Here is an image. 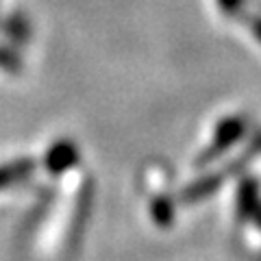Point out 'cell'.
Here are the masks:
<instances>
[{"label":"cell","mask_w":261,"mask_h":261,"mask_svg":"<svg viewBox=\"0 0 261 261\" xmlns=\"http://www.w3.org/2000/svg\"><path fill=\"white\" fill-rule=\"evenodd\" d=\"M252 33H255V37L261 42V18H257L255 22H252Z\"/></svg>","instance_id":"8992f818"},{"label":"cell","mask_w":261,"mask_h":261,"mask_svg":"<svg viewBox=\"0 0 261 261\" xmlns=\"http://www.w3.org/2000/svg\"><path fill=\"white\" fill-rule=\"evenodd\" d=\"M244 0H218V5H220V9L226 11V13H233V11H238L240 7H242Z\"/></svg>","instance_id":"5b68a950"},{"label":"cell","mask_w":261,"mask_h":261,"mask_svg":"<svg viewBox=\"0 0 261 261\" xmlns=\"http://www.w3.org/2000/svg\"><path fill=\"white\" fill-rule=\"evenodd\" d=\"M246 133V120L235 116V118H226L220 122V126L216 128V135H214V144L211 148H207L205 152L200 154L198 163H207L211 159H216L218 154H222L224 150H228L231 146L240 140V137Z\"/></svg>","instance_id":"6da1fadb"},{"label":"cell","mask_w":261,"mask_h":261,"mask_svg":"<svg viewBox=\"0 0 261 261\" xmlns=\"http://www.w3.org/2000/svg\"><path fill=\"white\" fill-rule=\"evenodd\" d=\"M238 207H240V214L244 218H257L261 216V207H259V196H257V187L252 181H246L240 190V198H238Z\"/></svg>","instance_id":"3957f363"},{"label":"cell","mask_w":261,"mask_h":261,"mask_svg":"<svg viewBox=\"0 0 261 261\" xmlns=\"http://www.w3.org/2000/svg\"><path fill=\"white\" fill-rule=\"evenodd\" d=\"M31 170H33V161H29V159L13 161L9 166H3L0 168V187H7V185H13V183H20L24 178H29Z\"/></svg>","instance_id":"277c9868"},{"label":"cell","mask_w":261,"mask_h":261,"mask_svg":"<svg viewBox=\"0 0 261 261\" xmlns=\"http://www.w3.org/2000/svg\"><path fill=\"white\" fill-rule=\"evenodd\" d=\"M76 163H79V148L72 142L55 144L46 154V168L50 170V172H55V174L74 168Z\"/></svg>","instance_id":"7a4b0ae2"}]
</instances>
